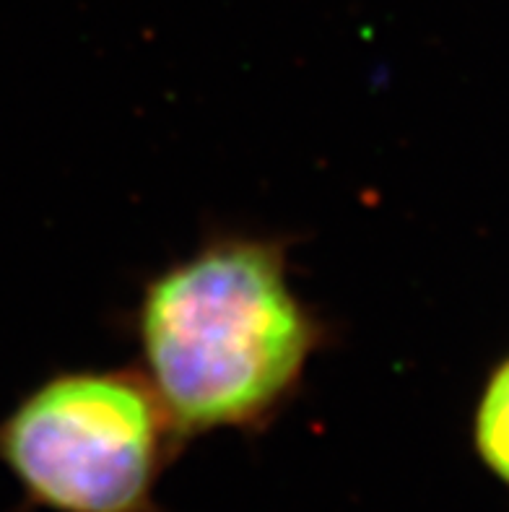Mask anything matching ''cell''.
<instances>
[{
  "mask_svg": "<svg viewBox=\"0 0 509 512\" xmlns=\"http://www.w3.org/2000/svg\"><path fill=\"white\" fill-rule=\"evenodd\" d=\"M128 336L138 372L190 442L265 432L336 331L291 284L289 240L213 232L143 284Z\"/></svg>",
  "mask_w": 509,
  "mask_h": 512,
  "instance_id": "1",
  "label": "cell"
},
{
  "mask_svg": "<svg viewBox=\"0 0 509 512\" xmlns=\"http://www.w3.org/2000/svg\"><path fill=\"white\" fill-rule=\"evenodd\" d=\"M138 370L73 367L0 416V466L29 510L164 512L159 484L182 453Z\"/></svg>",
  "mask_w": 509,
  "mask_h": 512,
  "instance_id": "2",
  "label": "cell"
},
{
  "mask_svg": "<svg viewBox=\"0 0 509 512\" xmlns=\"http://www.w3.org/2000/svg\"><path fill=\"white\" fill-rule=\"evenodd\" d=\"M473 445L484 466L509 487V359L491 372L481 393L473 419Z\"/></svg>",
  "mask_w": 509,
  "mask_h": 512,
  "instance_id": "3",
  "label": "cell"
}]
</instances>
